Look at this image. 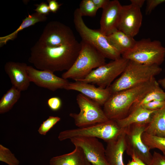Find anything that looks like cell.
Here are the masks:
<instances>
[{
    "label": "cell",
    "instance_id": "d590c367",
    "mask_svg": "<svg viewBox=\"0 0 165 165\" xmlns=\"http://www.w3.org/2000/svg\"><path fill=\"white\" fill-rule=\"evenodd\" d=\"M96 7L98 9L105 8L109 3V0H92Z\"/></svg>",
    "mask_w": 165,
    "mask_h": 165
},
{
    "label": "cell",
    "instance_id": "7a4b0ae2",
    "mask_svg": "<svg viewBox=\"0 0 165 165\" xmlns=\"http://www.w3.org/2000/svg\"><path fill=\"white\" fill-rule=\"evenodd\" d=\"M159 85L154 78L138 86L111 95L103 105L105 115L109 119L115 121L124 118L138 100Z\"/></svg>",
    "mask_w": 165,
    "mask_h": 165
},
{
    "label": "cell",
    "instance_id": "4fadbf2b",
    "mask_svg": "<svg viewBox=\"0 0 165 165\" xmlns=\"http://www.w3.org/2000/svg\"><path fill=\"white\" fill-rule=\"evenodd\" d=\"M142 21L140 8L131 4L122 6L118 29L134 38L138 33Z\"/></svg>",
    "mask_w": 165,
    "mask_h": 165
},
{
    "label": "cell",
    "instance_id": "44dd1931",
    "mask_svg": "<svg viewBox=\"0 0 165 165\" xmlns=\"http://www.w3.org/2000/svg\"><path fill=\"white\" fill-rule=\"evenodd\" d=\"M107 37L110 43L121 55L133 48L136 42L134 37L119 30Z\"/></svg>",
    "mask_w": 165,
    "mask_h": 165
},
{
    "label": "cell",
    "instance_id": "7402d4cb",
    "mask_svg": "<svg viewBox=\"0 0 165 165\" xmlns=\"http://www.w3.org/2000/svg\"><path fill=\"white\" fill-rule=\"evenodd\" d=\"M144 132L150 135L165 138V105L155 111L146 125Z\"/></svg>",
    "mask_w": 165,
    "mask_h": 165
},
{
    "label": "cell",
    "instance_id": "5b68a950",
    "mask_svg": "<svg viewBox=\"0 0 165 165\" xmlns=\"http://www.w3.org/2000/svg\"><path fill=\"white\" fill-rule=\"evenodd\" d=\"M73 21L75 29L82 40L94 47L105 58L114 60L121 57L120 53L110 43L107 36L100 29H93L87 26L78 8L74 12Z\"/></svg>",
    "mask_w": 165,
    "mask_h": 165
},
{
    "label": "cell",
    "instance_id": "4316f807",
    "mask_svg": "<svg viewBox=\"0 0 165 165\" xmlns=\"http://www.w3.org/2000/svg\"><path fill=\"white\" fill-rule=\"evenodd\" d=\"M78 9L82 16H94L98 10L92 0H82Z\"/></svg>",
    "mask_w": 165,
    "mask_h": 165
},
{
    "label": "cell",
    "instance_id": "74e56055",
    "mask_svg": "<svg viewBox=\"0 0 165 165\" xmlns=\"http://www.w3.org/2000/svg\"><path fill=\"white\" fill-rule=\"evenodd\" d=\"M158 83L163 88L165 89V77L159 79L157 81Z\"/></svg>",
    "mask_w": 165,
    "mask_h": 165
},
{
    "label": "cell",
    "instance_id": "4dcf8cb0",
    "mask_svg": "<svg viewBox=\"0 0 165 165\" xmlns=\"http://www.w3.org/2000/svg\"><path fill=\"white\" fill-rule=\"evenodd\" d=\"M47 103L50 109L54 111H57L60 109L62 104L61 99L57 97L50 98L47 101Z\"/></svg>",
    "mask_w": 165,
    "mask_h": 165
},
{
    "label": "cell",
    "instance_id": "f35d334b",
    "mask_svg": "<svg viewBox=\"0 0 165 165\" xmlns=\"http://www.w3.org/2000/svg\"><path fill=\"white\" fill-rule=\"evenodd\" d=\"M132 159H133L136 161L138 163L139 165H147L143 162L139 158L134 156H132L131 157Z\"/></svg>",
    "mask_w": 165,
    "mask_h": 165
},
{
    "label": "cell",
    "instance_id": "836d02e7",
    "mask_svg": "<svg viewBox=\"0 0 165 165\" xmlns=\"http://www.w3.org/2000/svg\"><path fill=\"white\" fill-rule=\"evenodd\" d=\"M35 6L36 8L35 10L39 14L46 16L50 12L48 5L46 2H42L39 4L36 5Z\"/></svg>",
    "mask_w": 165,
    "mask_h": 165
},
{
    "label": "cell",
    "instance_id": "f546056e",
    "mask_svg": "<svg viewBox=\"0 0 165 165\" xmlns=\"http://www.w3.org/2000/svg\"><path fill=\"white\" fill-rule=\"evenodd\" d=\"M165 105V101H153L141 106L145 109L151 110H155L159 109Z\"/></svg>",
    "mask_w": 165,
    "mask_h": 165
},
{
    "label": "cell",
    "instance_id": "83f0119b",
    "mask_svg": "<svg viewBox=\"0 0 165 165\" xmlns=\"http://www.w3.org/2000/svg\"><path fill=\"white\" fill-rule=\"evenodd\" d=\"M0 161L8 165H19L20 162L7 148L0 145Z\"/></svg>",
    "mask_w": 165,
    "mask_h": 165
},
{
    "label": "cell",
    "instance_id": "ffe728a7",
    "mask_svg": "<svg viewBox=\"0 0 165 165\" xmlns=\"http://www.w3.org/2000/svg\"><path fill=\"white\" fill-rule=\"evenodd\" d=\"M87 160L83 150L75 146L72 152L53 157L50 161V165H86Z\"/></svg>",
    "mask_w": 165,
    "mask_h": 165
},
{
    "label": "cell",
    "instance_id": "603a6c76",
    "mask_svg": "<svg viewBox=\"0 0 165 165\" xmlns=\"http://www.w3.org/2000/svg\"><path fill=\"white\" fill-rule=\"evenodd\" d=\"M47 19L46 15L40 14L36 12L31 14L29 13L28 16H26L23 20L20 25L15 31L8 35L0 37V46L6 44L9 41L15 39L19 32L23 30L34 25L37 23L46 21Z\"/></svg>",
    "mask_w": 165,
    "mask_h": 165
},
{
    "label": "cell",
    "instance_id": "f1b7e54d",
    "mask_svg": "<svg viewBox=\"0 0 165 165\" xmlns=\"http://www.w3.org/2000/svg\"><path fill=\"white\" fill-rule=\"evenodd\" d=\"M61 118L58 116H50L41 124L38 130L39 134L46 135V133L58 122Z\"/></svg>",
    "mask_w": 165,
    "mask_h": 165
},
{
    "label": "cell",
    "instance_id": "1f68e13d",
    "mask_svg": "<svg viewBox=\"0 0 165 165\" xmlns=\"http://www.w3.org/2000/svg\"><path fill=\"white\" fill-rule=\"evenodd\" d=\"M165 2V0H147L145 11L146 14H149L157 6Z\"/></svg>",
    "mask_w": 165,
    "mask_h": 165
},
{
    "label": "cell",
    "instance_id": "6da1fadb",
    "mask_svg": "<svg viewBox=\"0 0 165 165\" xmlns=\"http://www.w3.org/2000/svg\"><path fill=\"white\" fill-rule=\"evenodd\" d=\"M77 40L56 47L46 46L36 42L31 48L29 62L37 69L54 72L67 71L72 66L80 51Z\"/></svg>",
    "mask_w": 165,
    "mask_h": 165
},
{
    "label": "cell",
    "instance_id": "277c9868",
    "mask_svg": "<svg viewBox=\"0 0 165 165\" xmlns=\"http://www.w3.org/2000/svg\"><path fill=\"white\" fill-rule=\"evenodd\" d=\"M81 48L75 62L61 77L75 81L82 79L93 70L106 63L105 58L94 47L81 40Z\"/></svg>",
    "mask_w": 165,
    "mask_h": 165
},
{
    "label": "cell",
    "instance_id": "7c38bea8",
    "mask_svg": "<svg viewBox=\"0 0 165 165\" xmlns=\"http://www.w3.org/2000/svg\"><path fill=\"white\" fill-rule=\"evenodd\" d=\"M75 146L83 150L87 160L92 165H110L105 155V148L97 138L78 137L70 139Z\"/></svg>",
    "mask_w": 165,
    "mask_h": 165
},
{
    "label": "cell",
    "instance_id": "9c48e42d",
    "mask_svg": "<svg viewBox=\"0 0 165 165\" xmlns=\"http://www.w3.org/2000/svg\"><path fill=\"white\" fill-rule=\"evenodd\" d=\"M128 61L121 57L93 70L84 78L77 81L95 84L103 88H107L122 74Z\"/></svg>",
    "mask_w": 165,
    "mask_h": 165
},
{
    "label": "cell",
    "instance_id": "b9f144b4",
    "mask_svg": "<svg viewBox=\"0 0 165 165\" xmlns=\"http://www.w3.org/2000/svg\"><path fill=\"white\" fill-rule=\"evenodd\" d=\"M163 155L165 157V152H162Z\"/></svg>",
    "mask_w": 165,
    "mask_h": 165
},
{
    "label": "cell",
    "instance_id": "5bb4252c",
    "mask_svg": "<svg viewBox=\"0 0 165 165\" xmlns=\"http://www.w3.org/2000/svg\"><path fill=\"white\" fill-rule=\"evenodd\" d=\"M27 71L31 82L52 91L64 89L69 82L67 79L59 77L50 71L37 70L31 66H28Z\"/></svg>",
    "mask_w": 165,
    "mask_h": 165
},
{
    "label": "cell",
    "instance_id": "8fae6325",
    "mask_svg": "<svg viewBox=\"0 0 165 165\" xmlns=\"http://www.w3.org/2000/svg\"><path fill=\"white\" fill-rule=\"evenodd\" d=\"M76 39L68 26L58 21L48 23L37 41L49 47H56L72 42Z\"/></svg>",
    "mask_w": 165,
    "mask_h": 165
},
{
    "label": "cell",
    "instance_id": "d4e9b609",
    "mask_svg": "<svg viewBox=\"0 0 165 165\" xmlns=\"http://www.w3.org/2000/svg\"><path fill=\"white\" fill-rule=\"evenodd\" d=\"M155 100L165 101V92L160 88V85L138 100L133 105L130 110Z\"/></svg>",
    "mask_w": 165,
    "mask_h": 165
},
{
    "label": "cell",
    "instance_id": "30bf717a",
    "mask_svg": "<svg viewBox=\"0 0 165 165\" xmlns=\"http://www.w3.org/2000/svg\"><path fill=\"white\" fill-rule=\"evenodd\" d=\"M146 125L134 124L125 128V151L130 156H134L147 165H151L152 154L142 139Z\"/></svg>",
    "mask_w": 165,
    "mask_h": 165
},
{
    "label": "cell",
    "instance_id": "ba28073f",
    "mask_svg": "<svg viewBox=\"0 0 165 165\" xmlns=\"http://www.w3.org/2000/svg\"><path fill=\"white\" fill-rule=\"evenodd\" d=\"M80 109L78 113H71L75 125L78 127L87 126L106 122L109 119L98 103L80 93L76 97Z\"/></svg>",
    "mask_w": 165,
    "mask_h": 165
},
{
    "label": "cell",
    "instance_id": "ac0fdd59",
    "mask_svg": "<svg viewBox=\"0 0 165 165\" xmlns=\"http://www.w3.org/2000/svg\"><path fill=\"white\" fill-rule=\"evenodd\" d=\"M126 150L125 129L116 139L107 143L105 155L110 165H125L123 160V154Z\"/></svg>",
    "mask_w": 165,
    "mask_h": 165
},
{
    "label": "cell",
    "instance_id": "e0dca14e",
    "mask_svg": "<svg viewBox=\"0 0 165 165\" xmlns=\"http://www.w3.org/2000/svg\"><path fill=\"white\" fill-rule=\"evenodd\" d=\"M28 66L24 63L11 61L6 62L4 65L5 71L12 86L21 91L27 90L30 85Z\"/></svg>",
    "mask_w": 165,
    "mask_h": 165
},
{
    "label": "cell",
    "instance_id": "d6986e66",
    "mask_svg": "<svg viewBox=\"0 0 165 165\" xmlns=\"http://www.w3.org/2000/svg\"><path fill=\"white\" fill-rule=\"evenodd\" d=\"M155 110H151L138 106L131 109L124 118L116 120L118 125L124 129L134 124H147Z\"/></svg>",
    "mask_w": 165,
    "mask_h": 165
},
{
    "label": "cell",
    "instance_id": "60d3db41",
    "mask_svg": "<svg viewBox=\"0 0 165 165\" xmlns=\"http://www.w3.org/2000/svg\"><path fill=\"white\" fill-rule=\"evenodd\" d=\"M86 165H92L87 160L86 163Z\"/></svg>",
    "mask_w": 165,
    "mask_h": 165
},
{
    "label": "cell",
    "instance_id": "e575fe53",
    "mask_svg": "<svg viewBox=\"0 0 165 165\" xmlns=\"http://www.w3.org/2000/svg\"><path fill=\"white\" fill-rule=\"evenodd\" d=\"M47 1L50 11L53 13H56L62 5L59 4L56 0H48Z\"/></svg>",
    "mask_w": 165,
    "mask_h": 165
},
{
    "label": "cell",
    "instance_id": "3957f363",
    "mask_svg": "<svg viewBox=\"0 0 165 165\" xmlns=\"http://www.w3.org/2000/svg\"><path fill=\"white\" fill-rule=\"evenodd\" d=\"M162 71L160 66L144 65L129 61L120 76L108 88L112 95L148 81Z\"/></svg>",
    "mask_w": 165,
    "mask_h": 165
},
{
    "label": "cell",
    "instance_id": "52a82bcc",
    "mask_svg": "<svg viewBox=\"0 0 165 165\" xmlns=\"http://www.w3.org/2000/svg\"><path fill=\"white\" fill-rule=\"evenodd\" d=\"M124 129L120 127L115 120L105 122L61 132L58 136L61 141L78 137H92L101 139L108 143L117 138Z\"/></svg>",
    "mask_w": 165,
    "mask_h": 165
},
{
    "label": "cell",
    "instance_id": "8d00e7d4",
    "mask_svg": "<svg viewBox=\"0 0 165 165\" xmlns=\"http://www.w3.org/2000/svg\"><path fill=\"white\" fill-rule=\"evenodd\" d=\"M145 2V0H130V2L131 4H132L140 8L143 6L144 2Z\"/></svg>",
    "mask_w": 165,
    "mask_h": 165
},
{
    "label": "cell",
    "instance_id": "9a60e30c",
    "mask_svg": "<svg viewBox=\"0 0 165 165\" xmlns=\"http://www.w3.org/2000/svg\"><path fill=\"white\" fill-rule=\"evenodd\" d=\"M64 89L79 91L101 106H103L111 95L108 87H97L90 83L79 81L69 82Z\"/></svg>",
    "mask_w": 165,
    "mask_h": 165
},
{
    "label": "cell",
    "instance_id": "d6a6232c",
    "mask_svg": "<svg viewBox=\"0 0 165 165\" xmlns=\"http://www.w3.org/2000/svg\"><path fill=\"white\" fill-rule=\"evenodd\" d=\"M151 165H165V157L158 152H154Z\"/></svg>",
    "mask_w": 165,
    "mask_h": 165
},
{
    "label": "cell",
    "instance_id": "ab89813d",
    "mask_svg": "<svg viewBox=\"0 0 165 165\" xmlns=\"http://www.w3.org/2000/svg\"><path fill=\"white\" fill-rule=\"evenodd\" d=\"M126 165H139V164L137 162L132 159V160L131 161H129Z\"/></svg>",
    "mask_w": 165,
    "mask_h": 165
},
{
    "label": "cell",
    "instance_id": "cb8c5ba5",
    "mask_svg": "<svg viewBox=\"0 0 165 165\" xmlns=\"http://www.w3.org/2000/svg\"><path fill=\"white\" fill-rule=\"evenodd\" d=\"M21 91L14 86L12 87L3 95L0 101V113L9 112L19 100Z\"/></svg>",
    "mask_w": 165,
    "mask_h": 165
},
{
    "label": "cell",
    "instance_id": "8992f818",
    "mask_svg": "<svg viewBox=\"0 0 165 165\" xmlns=\"http://www.w3.org/2000/svg\"><path fill=\"white\" fill-rule=\"evenodd\" d=\"M122 57L141 64L160 66L165 58V47L158 40L144 38L136 41L131 50Z\"/></svg>",
    "mask_w": 165,
    "mask_h": 165
},
{
    "label": "cell",
    "instance_id": "2e32d148",
    "mask_svg": "<svg viewBox=\"0 0 165 165\" xmlns=\"http://www.w3.org/2000/svg\"><path fill=\"white\" fill-rule=\"evenodd\" d=\"M122 6L117 0L110 1L103 9L100 21L101 31L108 36L118 30Z\"/></svg>",
    "mask_w": 165,
    "mask_h": 165
},
{
    "label": "cell",
    "instance_id": "484cf974",
    "mask_svg": "<svg viewBox=\"0 0 165 165\" xmlns=\"http://www.w3.org/2000/svg\"><path fill=\"white\" fill-rule=\"evenodd\" d=\"M142 139L150 150L157 148L162 152H165V138L150 135L144 132Z\"/></svg>",
    "mask_w": 165,
    "mask_h": 165
}]
</instances>
